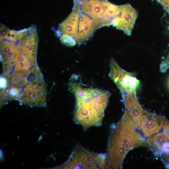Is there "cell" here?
Here are the masks:
<instances>
[{"label":"cell","mask_w":169,"mask_h":169,"mask_svg":"<svg viewBox=\"0 0 169 169\" xmlns=\"http://www.w3.org/2000/svg\"><path fill=\"white\" fill-rule=\"evenodd\" d=\"M70 84L76 98L75 122L84 129L101 125L110 93L97 89L83 87L75 83Z\"/></svg>","instance_id":"1"},{"label":"cell","mask_w":169,"mask_h":169,"mask_svg":"<svg viewBox=\"0 0 169 169\" xmlns=\"http://www.w3.org/2000/svg\"><path fill=\"white\" fill-rule=\"evenodd\" d=\"M134 122L125 112L109 138L107 153L110 168L121 169L125 156L129 150L144 145L146 141Z\"/></svg>","instance_id":"2"},{"label":"cell","mask_w":169,"mask_h":169,"mask_svg":"<svg viewBox=\"0 0 169 169\" xmlns=\"http://www.w3.org/2000/svg\"><path fill=\"white\" fill-rule=\"evenodd\" d=\"M71 167L74 169H107L106 154L94 153L77 145L71 157Z\"/></svg>","instance_id":"3"},{"label":"cell","mask_w":169,"mask_h":169,"mask_svg":"<svg viewBox=\"0 0 169 169\" xmlns=\"http://www.w3.org/2000/svg\"><path fill=\"white\" fill-rule=\"evenodd\" d=\"M137 88H122L120 90L125 105V112L134 122L138 129L141 128V118L143 109L139 102L136 94Z\"/></svg>","instance_id":"4"},{"label":"cell","mask_w":169,"mask_h":169,"mask_svg":"<svg viewBox=\"0 0 169 169\" xmlns=\"http://www.w3.org/2000/svg\"><path fill=\"white\" fill-rule=\"evenodd\" d=\"M120 6V12L113 18L112 24L117 29L123 31L127 35H131L138 12L129 3Z\"/></svg>","instance_id":"5"},{"label":"cell","mask_w":169,"mask_h":169,"mask_svg":"<svg viewBox=\"0 0 169 169\" xmlns=\"http://www.w3.org/2000/svg\"><path fill=\"white\" fill-rule=\"evenodd\" d=\"M20 54L18 46H15L14 42L7 40L1 42V59L3 63V73L6 76L11 72Z\"/></svg>","instance_id":"6"},{"label":"cell","mask_w":169,"mask_h":169,"mask_svg":"<svg viewBox=\"0 0 169 169\" xmlns=\"http://www.w3.org/2000/svg\"><path fill=\"white\" fill-rule=\"evenodd\" d=\"M18 47L31 62L33 66H37V54L38 37L35 28H29L26 35L21 40Z\"/></svg>","instance_id":"7"},{"label":"cell","mask_w":169,"mask_h":169,"mask_svg":"<svg viewBox=\"0 0 169 169\" xmlns=\"http://www.w3.org/2000/svg\"><path fill=\"white\" fill-rule=\"evenodd\" d=\"M11 84L21 88L30 83L44 81L42 74L37 66L22 72L14 71L7 76Z\"/></svg>","instance_id":"8"},{"label":"cell","mask_w":169,"mask_h":169,"mask_svg":"<svg viewBox=\"0 0 169 169\" xmlns=\"http://www.w3.org/2000/svg\"><path fill=\"white\" fill-rule=\"evenodd\" d=\"M46 93V85L44 81L35 82L24 86L20 96L28 102L40 103L44 101Z\"/></svg>","instance_id":"9"},{"label":"cell","mask_w":169,"mask_h":169,"mask_svg":"<svg viewBox=\"0 0 169 169\" xmlns=\"http://www.w3.org/2000/svg\"><path fill=\"white\" fill-rule=\"evenodd\" d=\"M162 118L155 113L143 110L141 118V129L145 136L151 137L159 132L162 127Z\"/></svg>","instance_id":"10"},{"label":"cell","mask_w":169,"mask_h":169,"mask_svg":"<svg viewBox=\"0 0 169 169\" xmlns=\"http://www.w3.org/2000/svg\"><path fill=\"white\" fill-rule=\"evenodd\" d=\"M74 5L78 7L81 11L91 17L97 28L99 21L103 17L107 16L105 14L104 9L99 0H87L82 2L74 0Z\"/></svg>","instance_id":"11"},{"label":"cell","mask_w":169,"mask_h":169,"mask_svg":"<svg viewBox=\"0 0 169 169\" xmlns=\"http://www.w3.org/2000/svg\"><path fill=\"white\" fill-rule=\"evenodd\" d=\"M81 13L80 15L79 12L77 33L75 39L78 43L86 41L97 29V25L93 19L88 15Z\"/></svg>","instance_id":"12"},{"label":"cell","mask_w":169,"mask_h":169,"mask_svg":"<svg viewBox=\"0 0 169 169\" xmlns=\"http://www.w3.org/2000/svg\"><path fill=\"white\" fill-rule=\"evenodd\" d=\"M79 17V11L73 8L71 13L59 25V31L61 34L71 36L75 40L77 33Z\"/></svg>","instance_id":"13"},{"label":"cell","mask_w":169,"mask_h":169,"mask_svg":"<svg viewBox=\"0 0 169 169\" xmlns=\"http://www.w3.org/2000/svg\"><path fill=\"white\" fill-rule=\"evenodd\" d=\"M100 3L104 9L105 14L113 19L120 12V6L112 4L107 0L100 1Z\"/></svg>","instance_id":"14"},{"label":"cell","mask_w":169,"mask_h":169,"mask_svg":"<svg viewBox=\"0 0 169 169\" xmlns=\"http://www.w3.org/2000/svg\"><path fill=\"white\" fill-rule=\"evenodd\" d=\"M32 64L25 55L20 51L19 58L14 67V71L22 72L28 70L32 68Z\"/></svg>","instance_id":"15"},{"label":"cell","mask_w":169,"mask_h":169,"mask_svg":"<svg viewBox=\"0 0 169 169\" xmlns=\"http://www.w3.org/2000/svg\"><path fill=\"white\" fill-rule=\"evenodd\" d=\"M28 29H24L19 31H16L8 28L7 34L4 39L13 42L21 40L27 33Z\"/></svg>","instance_id":"16"},{"label":"cell","mask_w":169,"mask_h":169,"mask_svg":"<svg viewBox=\"0 0 169 169\" xmlns=\"http://www.w3.org/2000/svg\"><path fill=\"white\" fill-rule=\"evenodd\" d=\"M61 42L64 45L68 46H73L76 44V41L72 36L63 34L60 38Z\"/></svg>","instance_id":"17"},{"label":"cell","mask_w":169,"mask_h":169,"mask_svg":"<svg viewBox=\"0 0 169 169\" xmlns=\"http://www.w3.org/2000/svg\"><path fill=\"white\" fill-rule=\"evenodd\" d=\"M163 134L169 141V121L164 117L162 118Z\"/></svg>","instance_id":"18"},{"label":"cell","mask_w":169,"mask_h":169,"mask_svg":"<svg viewBox=\"0 0 169 169\" xmlns=\"http://www.w3.org/2000/svg\"><path fill=\"white\" fill-rule=\"evenodd\" d=\"M169 68V53L166 58L161 62L160 70L162 72H166Z\"/></svg>","instance_id":"19"},{"label":"cell","mask_w":169,"mask_h":169,"mask_svg":"<svg viewBox=\"0 0 169 169\" xmlns=\"http://www.w3.org/2000/svg\"><path fill=\"white\" fill-rule=\"evenodd\" d=\"M5 77L3 76H1L0 77V88L1 91L5 89L8 85V80L6 76Z\"/></svg>","instance_id":"20"},{"label":"cell","mask_w":169,"mask_h":169,"mask_svg":"<svg viewBox=\"0 0 169 169\" xmlns=\"http://www.w3.org/2000/svg\"><path fill=\"white\" fill-rule=\"evenodd\" d=\"M161 4L166 9H169V0H156Z\"/></svg>","instance_id":"21"},{"label":"cell","mask_w":169,"mask_h":169,"mask_svg":"<svg viewBox=\"0 0 169 169\" xmlns=\"http://www.w3.org/2000/svg\"><path fill=\"white\" fill-rule=\"evenodd\" d=\"M166 10L169 14V9H166Z\"/></svg>","instance_id":"22"},{"label":"cell","mask_w":169,"mask_h":169,"mask_svg":"<svg viewBox=\"0 0 169 169\" xmlns=\"http://www.w3.org/2000/svg\"><path fill=\"white\" fill-rule=\"evenodd\" d=\"M100 1L104 0H99Z\"/></svg>","instance_id":"23"}]
</instances>
